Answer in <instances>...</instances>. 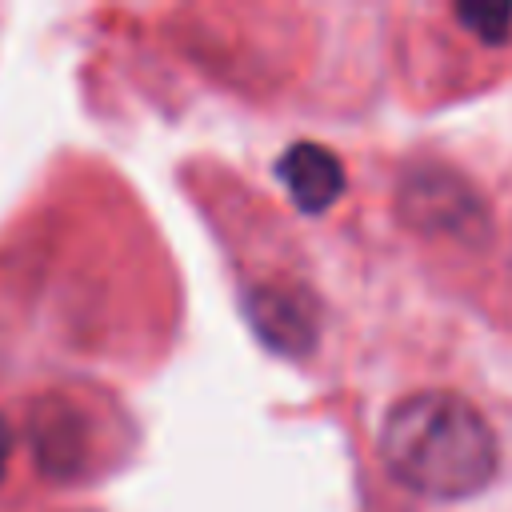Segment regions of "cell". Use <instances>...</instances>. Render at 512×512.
<instances>
[{"label": "cell", "instance_id": "cell-4", "mask_svg": "<svg viewBox=\"0 0 512 512\" xmlns=\"http://www.w3.org/2000/svg\"><path fill=\"white\" fill-rule=\"evenodd\" d=\"M248 320L256 328V336L288 356H300L316 344V304L308 300V292L292 288V284H256L248 288Z\"/></svg>", "mask_w": 512, "mask_h": 512}, {"label": "cell", "instance_id": "cell-1", "mask_svg": "<svg viewBox=\"0 0 512 512\" xmlns=\"http://www.w3.org/2000/svg\"><path fill=\"white\" fill-rule=\"evenodd\" d=\"M384 468L428 500H464L500 468V440L472 400L424 388L396 400L380 428Z\"/></svg>", "mask_w": 512, "mask_h": 512}, {"label": "cell", "instance_id": "cell-3", "mask_svg": "<svg viewBox=\"0 0 512 512\" xmlns=\"http://www.w3.org/2000/svg\"><path fill=\"white\" fill-rule=\"evenodd\" d=\"M400 212L412 228L448 236V240H480L488 228V208L480 192L452 168L416 164L400 184Z\"/></svg>", "mask_w": 512, "mask_h": 512}, {"label": "cell", "instance_id": "cell-2", "mask_svg": "<svg viewBox=\"0 0 512 512\" xmlns=\"http://www.w3.org/2000/svg\"><path fill=\"white\" fill-rule=\"evenodd\" d=\"M16 420L24 464L36 480L76 484L88 480L108 456L96 408L68 388H40L32 396H20Z\"/></svg>", "mask_w": 512, "mask_h": 512}, {"label": "cell", "instance_id": "cell-6", "mask_svg": "<svg viewBox=\"0 0 512 512\" xmlns=\"http://www.w3.org/2000/svg\"><path fill=\"white\" fill-rule=\"evenodd\" d=\"M456 16L488 44H500L508 40V28H512V8L508 4H464L456 8Z\"/></svg>", "mask_w": 512, "mask_h": 512}, {"label": "cell", "instance_id": "cell-5", "mask_svg": "<svg viewBox=\"0 0 512 512\" xmlns=\"http://www.w3.org/2000/svg\"><path fill=\"white\" fill-rule=\"evenodd\" d=\"M280 180L288 184L292 200L304 212H324L344 192V164L336 160V152L312 140H300L280 156Z\"/></svg>", "mask_w": 512, "mask_h": 512}]
</instances>
